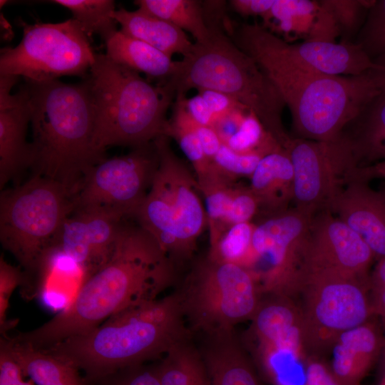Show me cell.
<instances>
[{"instance_id":"10","label":"cell","mask_w":385,"mask_h":385,"mask_svg":"<svg viewBox=\"0 0 385 385\" xmlns=\"http://www.w3.org/2000/svg\"><path fill=\"white\" fill-rule=\"evenodd\" d=\"M23 38L0 51V76H23L43 82L63 76L85 78L96 53L88 36L73 19L56 24L21 21Z\"/></svg>"},{"instance_id":"34","label":"cell","mask_w":385,"mask_h":385,"mask_svg":"<svg viewBox=\"0 0 385 385\" xmlns=\"http://www.w3.org/2000/svg\"><path fill=\"white\" fill-rule=\"evenodd\" d=\"M334 18L342 41H351L361 29L369 9L375 0H319Z\"/></svg>"},{"instance_id":"22","label":"cell","mask_w":385,"mask_h":385,"mask_svg":"<svg viewBox=\"0 0 385 385\" xmlns=\"http://www.w3.org/2000/svg\"><path fill=\"white\" fill-rule=\"evenodd\" d=\"M287 48L296 60L326 75L356 76L380 68L355 42L287 41Z\"/></svg>"},{"instance_id":"28","label":"cell","mask_w":385,"mask_h":385,"mask_svg":"<svg viewBox=\"0 0 385 385\" xmlns=\"http://www.w3.org/2000/svg\"><path fill=\"white\" fill-rule=\"evenodd\" d=\"M0 338L9 348L23 375L36 385H88L79 369L68 361L19 342L9 334Z\"/></svg>"},{"instance_id":"32","label":"cell","mask_w":385,"mask_h":385,"mask_svg":"<svg viewBox=\"0 0 385 385\" xmlns=\"http://www.w3.org/2000/svg\"><path fill=\"white\" fill-rule=\"evenodd\" d=\"M185 113L183 98L175 100L165 135L178 143L190 162L197 180H199L211 172L212 163L206 155L196 133L187 123Z\"/></svg>"},{"instance_id":"46","label":"cell","mask_w":385,"mask_h":385,"mask_svg":"<svg viewBox=\"0 0 385 385\" xmlns=\"http://www.w3.org/2000/svg\"><path fill=\"white\" fill-rule=\"evenodd\" d=\"M307 385H342L329 369L319 361H312L307 366Z\"/></svg>"},{"instance_id":"23","label":"cell","mask_w":385,"mask_h":385,"mask_svg":"<svg viewBox=\"0 0 385 385\" xmlns=\"http://www.w3.org/2000/svg\"><path fill=\"white\" fill-rule=\"evenodd\" d=\"M250 178L249 187L260 204V217L290 207L294 198V170L282 146L265 155Z\"/></svg>"},{"instance_id":"40","label":"cell","mask_w":385,"mask_h":385,"mask_svg":"<svg viewBox=\"0 0 385 385\" xmlns=\"http://www.w3.org/2000/svg\"><path fill=\"white\" fill-rule=\"evenodd\" d=\"M21 369L5 342L0 338V385H36L24 381Z\"/></svg>"},{"instance_id":"33","label":"cell","mask_w":385,"mask_h":385,"mask_svg":"<svg viewBox=\"0 0 385 385\" xmlns=\"http://www.w3.org/2000/svg\"><path fill=\"white\" fill-rule=\"evenodd\" d=\"M255 223L232 225L210 244L207 255L217 262L244 266L250 255Z\"/></svg>"},{"instance_id":"1","label":"cell","mask_w":385,"mask_h":385,"mask_svg":"<svg viewBox=\"0 0 385 385\" xmlns=\"http://www.w3.org/2000/svg\"><path fill=\"white\" fill-rule=\"evenodd\" d=\"M180 272L155 238L136 225L121 224L113 253L82 280L72 302L39 327L12 337L45 349L85 333L119 312L156 300L175 286Z\"/></svg>"},{"instance_id":"19","label":"cell","mask_w":385,"mask_h":385,"mask_svg":"<svg viewBox=\"0 0 385 385\" xmlns=\"http://www.w3.org/2000/svg\"><path fill=\"white\" fill-rule=\"evenodd\" d=\"M197 336L212 385H264L235 329Z\"/></svg>"},{"instance_id":"31","label":"cell","mask_w":385,"mask_h":385,"mask_svg":"<svg viewBox=\"0 0 385 385\" xmlns=\"http://www.w3.org/2000/svg\"><path fill=\"white\" fill-rule=\"evenodd\" d=\"M48 2L67 8L88 36L98 34L106 42L118 30L112 0H52Z\"/></svg>"},{"instance_id":"13","label":"cell","mask_w":385,"mask_h":385,"mask_svg":"<svg viewBox=\"0 0 385 385\" xmlns=\"http://www.w3.org/2000/svg\"><path fill=\"white\" fill-rule=\"evenodd\" d=\"M282 148L293 167L294 207L312 216L329 210L357 168L351 143L343 133L325 141L291 136Z\"/></svg>"},{"instance_id":"36","label":"cell","mask_w":385,"mask_h":385,"mask_svg":"<svg viewBox=\"0 0 385 385\" xmlns=\"http://www.w3.org/2000/svg\"><path fill=\"white\" fill-rule=\"evenodd\" d=\"M270 152L272 151L257 150L239 153L222 144L212 162L220 173L237 180L242 177L250 178L262 158Z\"/></svg>"},{"instance_id":"7","label":"cell","mask_w":385,"mask_h":385,"mask_svg":"<svg viewBox=\"0 0 385 385\" xmlns=\"http://www.w3.org/2000/svg\"><path fill=\"white\" fill-rule=\"evenodd\" d=\"M73 197L61 183L38 174L1 193L0 240L23 269L25 299L36 297L46 282L59 232L75 210Z\"/></svg>"},{"instance_id":"51","label":"cell","mask_w":385,"mask_h":385,"mask_svg":"<svg viewBox=\"0 0 385 385\" xmlns=\"http://www.w3.org/2000/svg\"><path fill=\"white\" fill-rule=\"evenodd\" d=\"M1 31L3 32V38L6 40H10L12 38V36L10 35V34H12V31L11 29V25L9 24V22L6 21V19L4 18V16L1 14Z\"/></svg>"},{"instance_id":"16","label":"cell","mask_w":385,"mask_h":385,"mask_svg":"<svg viewBox=\"0 0 385 385\" xmlns=\"http://www.w3.org/2000/svg\"><path fill=\"white\" fill-rule=\"evenodd\" d=\"M124 220L101 212L75 210L59 232L56 250L88 278L111 259Z\"/></svg>"},{"instance_id":"24","label":"cell","mask_w":385,"mask_h":385,"mask_svg":"<svg viewBox=\"0 0 385 385\" xmlns=\"http://www.w3.org/2000/svg\"><path fill=\"white\" fill-rule=\"evenodd\" d=\"M335 339L329 370L342 385H356L380 350L379 332L365 323L341 333Z\"/></svg>"},{"instance_id":"20","label":"cell","mask_w":385,"mask_h":385,"mask_svg":"<svg viewBox=\"0 0 385 385\" xmlns=\"http://www.w3.org/2000/svg\"><path fill=\"white\" fill-rule=\"evenodd\" d=\"M261 300L250 327L240 337L247 349H282L299 352L304 339L302 319L285 295Z\"/></svg>"},{"instance_id":"43","label":"cell","mask_w":385,"mask_h":385,"mask_svg":"<svg viewBox=\"0 0 385 385\" xmlns=\"http://www.w3.org/2000/svg\"><path fill=\"white\" fill-rule=\"evenodd\" d=\"M185 118L187 123L200 139L206 155L212 160L222 145L216 132L212 127L197 123L190 115L187 110Z\"/></svg>"},{"instance_id":"39","label":"cell","mask_w":385,"mask_h":385,"mask_svg":"<svg viewBox=\"0 0 385 385\" xmlns=\"http://www.w3.org/2000/svg\"><path fill=\"white\" fill-rule=\"evenodd\" d=\"M260 210L259 202L249 185H240L227 218L226 230L235 224L252 222Z\"/></svg>"},{"instance_id":"18","label":"cell","mask_w":385,"mask_h":385,"mask_svg":"<svg viewBox=\"0 0 385 385\" xmlns=\"http://www.w3.org/2000/svg\"><path fill=\"white\" fill-rule=\"evenodd\" d=\"M369 183L350 177L328 210L359 234L380 260L385 257V191Z\"/></svg>"},{"instance_id":"11","label":"cell","mask_w":385,"mask_h":385,"mask_svg":"<svg viewBox=\"0 0 385 385\" xmlns=\"http://www.w3.org/2000/svg\"><path fill=\"white\" fill-rule=\"evenodd\" d=\"M313 216L297 208L260 217L244 265L262 294L285 295L298 286L304 273V259Z\"/></svg>"},{"instance_id":"3","label":"cell","mask_w":385,"mask_h":385,"mask_svg":"<svg viewBox=\"0 0 385 385\" xmlns=\"http://www.w3.org/2000/svg\"><path fill=\"white\" fill-rule=\"evenodd\" d=\"M190 337L173 292L41 350L72 364L91 381L124 367L160 360L174 345Z\"/></svg>"},{"instance_id":"47","label":"cell","mask_w":385,"mask_h":385,"mask_svg":"<svg viewBox=\"0 0 385 385\" xmlns=\"http://www.w3.org/2000/svg\"><path fill=\"white\" fill-rule=\"evenodd\" d=\"M352 177L369 182L372 179H385V160L371 165L358 168L353 172Z\"/></svg>"},{"instance_id":"45","label":"cell","mask_w":385,"mask_h":385,"mask_svg":"<svg viewBox=\"0 0 385 385\" xmlns=\"http://www.w3.org/2000/svg\"><path fill=\"white\" fill-rule=\"evenodd\" d=\"M183 101L188 113L197 123L212 126L215 121L214 114L200 94L197 93L190 98H183Z\"/></svg>"},{"instance_id":"17","label":"cell","mask_w":385,"mask_h":385,"mask_svg":"<svg viewBox=\"0 0 385 385\" xmlns=\"http://www.w3.org/2000/svg\"><path fill=\"white\" fill-rule=\"evenodd\" d=\"M16 76H0V188L30 168L31 145L26 141L31 113L26 91L22 85L11 94Z\"/></svg>"},{"instance_id":"6","label":"cell","mask_w":385,"mask_h":385,"mask_svg":"<svg viewBox=\"0 0 385 385\" xmlns=\"http://www.w3.org/2000/svg\"><path fill=\"white\" fill-rule=\"evenodd\" d=\"M84 79L91 96L98 150L105 153L113 145L135 148L166 135L167 112L175 100L167 85H153L101 53H96Z\"/></svg>"},{"instance_id":"49","label":"cell","mask_w":385,"mask_h":385,"mask_svg":"<svg viewBox=\"0 0 385 385\" xmlns=\"http://www.w3.org/2000/svg\"><path fill=\"white\" fill-rule=\"evenodd\" d=\"M373 302L371 306L374 311L385 317V287L372 292Z\"/></svg>"},{"instance_id":"2","label":"cell","mask_w":385,"mask_h":385,"mask_svg":"<svg viewBox=\"0 0 385 385\" xmlns=\"http://www.w3.org/2000/svg\"><path fill=\"white\" fill-rule=\"evenodd\" d=\"M232 40L252 57L282 96L295 138L331 140L381 93L374 70L356 76L316 71L296 60L287 41L258 24L232 29Z\"/></svg>"},{"instance_id":"26","label":"cell","mask_w":385,"mask_h":385,"mask_svg":"<svg viewBox=\"0 0 385 385\" xmlns=\"http://www.w3.org/2000/svg\"><path fill=\"white\" fill-rule=\"evenodd\" d=\"M358 168L385 160V94L372 99L342 132Z\"/></svg>"},{"instance_id":"9","label":"cell","mask_w":385,"mask_h":385,"mask_svg":"<svg viewBox=\"0 0 385 385\" xmlns=\"http://www.w3.org/2000/svg\"><path fill=\"white\" fill-rule=\"evenodd\" d=\"M185 270L173 292L193 337L234 329L252 319L262 292L247 269L206 254L195 257Z\"/></svg>"},{"instance_id":"12","label":"cell","mask_w":385,"mask_h":385,"mask_svg":"<svg viewBox=\"0 0 385 385\" xmlns=\"http://www.w3.org/2000/svg\"><path fill=\"white\" fill-rule=\"evenodd\" d=\"M158 165L154 140L126 155L105 158L85 174L74 195L75 210L101 212L122 220L133 219Z\"/></svg>"},{"instance_id":"5","label":"cell","mask_w":385,"mask_h":385,"mask_svg":"<svg viewBox=\"0 0 385 385\" xmlns=\"http://www.w3.org/2000/svg\"><path fill=\"white\" fill-rule=\"evenodd\" d=\"M209 29L205 41L195 42L192 51L177 61L175 71L165 85L175 93V100L185 98L191 89L214 90L232 97L283 147L291 136L283 125L286 105L279 91L221 29Z\"/></svg>"},{"instance_id":"42","label":"cell","mask_w":385,"mask_h":385,"mask_svg":"<svg viewBox=\"0 0 385 385\" xmlns=\"http://www.w3.org/2000/svg\"><path fill=\"white\" fill-rule=\"evenodd\" d=\"M197 93L200 94L207 103L214 114L215 120L218 117L234 110L246 109L232 97L217 91L201 89L197 90Z\"/></svg>"},{"instance_id":"14","label":"cell","mask_w":385,"mask_h":385,"mask_svg":"<svg viewBox=\"0 0 385 385\" xmlns=\"http://www.w3.org/2000/svg\"><path fill=\"white\" fill-rule=\"evenodd\" d=\"M369 279L329 271L305 272L299 287L307 290L304 338L335 339L341 333L366 323L373 310L366 287ZM312 336V337H313Z\"/></svg>"},{"instance_id":"37","label":"cell","mask_w":385,"mask_h":385,"mask_svg":"<svg viewBox=\"0 0 385 385\" xmlns=\"http://www.w3.org/2000/svg\"><path fill=\"white\" fill-rule=\"evenodd\" d=\"M87 383L88 385H161L156 362L124 367Z\"/></svg>"},{"instance_id":"41","label":"cell","mask_w":385,"mask_h":385,"mask_svg":"<svg viewBox=\"0 0 385 385\" xmlns=\"http://www.w3.org/2000/svg\"><path fill=\"white\" fill-rule=\"evenodd\" d=\"M248 113L249 111L246 109L239 108L216 118L212 128L216 132L222 144H226L238 131Z\"/></svg>"},{"instance_id":"15","label":"cell","mask_w":385,"mask_h":385,"mask_svg":"<svg viewBox=\"0 0 385 385\" xmlns=\"http://www.w3.org/2000/svg\"><path fill=\"white\" fill-rule=\"evenodd\" d=\"M374 253L361 237L328 210L312 220L304 272L329 271L368 279Z\"/></svg>"},{"instance_id":"8","label":"cell","mask_w":385,"mask_h":385,"mask_svg":"<svg viewBox=\"0 0 385 385\" xmlns=\"http://www.w3.org/2000/svg\"><path fill=\"white\" fill-rule=\"evenodd\" d=\"M169 140L166 135L154 140L159 165L133 219L181 272L195 257L198 240L207 229V217L196 176L173 150Z\"/></svg>"},{"instance_id":"4","label":"cell","mask_w":385,"mask_h":385,"mask_svg":"<svg viewBox=\"0 0 385 385\" xmlns=\"http://www.w3.org/2000/svg\"><path fill=\"white\" fill-rule=\"evenodd\" d=\"M32 128L31 166L72 192L105 158L94 142V111L86 79L78 83L25 79Z\"/></svg>"},{"instance_id":"35","label":"cell","mask_w":385,"mask_h":385,"mask_svg":"<svg viewBox=\"0 0 385 385\" xmlns=\"http://www.w3.org/2000/svg\"><path fill=\"white\" fill-rule=\"evenodd\" d=\"M354 42L374 61L385 55V0H375Z\"/></svg>"},{"instance_id":"52","label":"cell","mask_w":385,"mask_h":385,"mask_svg":"<svg viewBox=\"0 0 385 385\" xmlns=\"http://www.w3.org/2000/svg\"><path fill=\"white\" fill-rule=\"evenodd\" d=\"M380 385H385V376H384V379H382V381H381Z\"/></svg>"},{"instance_id":"53","label":"cell","mask_w":385,"mask_h":385,"mask_svg":"<svg viewBox=\"0 0 385 385\" xmlns=\"http://www.w3.org/2000/svg\"><path fill=\"white\" fill-rule=\"evenodd\" d=\"M385 353V352H384ZM384 357H385V354H384Z\"/></svg>"},{"instance_id":"44","label":"cell","mask_w":385,"mask_h":385,"mask_svg":"<svg viewBox=\"0 0 385 385\" xmlns=\"http://www.w3.org/2000/svg\"><path fill=\"white\" fill-rule=\"evenodd\" d=\"M274 0H232L230 4L232 9L243 16H260L264 21Z\"/></svg>"},{"instance_id":"25","label":"cell","mask_w":385,"mask_h":385,"mask_svg":"<svg viewBox=\"0 0 385 385\" xmlns=\"http://www.w3.org/2000/svg\"><path fill=\"white\" fill-rule=\"evenodd\" d=\"M114 18L123 34L142 41L171 58L175 53L186 56L194 46L184 31L138 9L131 11L120 8L115 10Z\"/></svg>"},{"instance_id":"30","label":"cell","mask_w":385,"mask_h":385,"mask_svg":"<svg viewBox=\"0 0 385 385\" xmlns=\"http://www.w3.org/2000/svg\"><path fill=\"white\" fill-rule=\"evenodd\" d=\"M134 3L138 9L190 33L195 42L204 41L210 36L200 1L138 0Z\"/></svg>"},{"instance_id":"27","label":"cell","mask_w":385,"mask_h":385,"mask_svg":"<svg viewBox=\"0 0 385 385\" xmlns=\"http://www.w3.org/2000/svg\"><path fill=\"white\" fill-rule=\"evenodd\" d=\"M106 56L114 62L163 86L174 74L177 61L163 52L118 30L106 42Z\"/></svg>"},{"instance_id":"38","label":"cell","mask_w":385,"mask_h":385,"mask_svg":"<svg viewBox=\"0 0 385 385\" xmlns=\"http://www.w3.org/2000/svg\"><path fill=\"white\" fill-rule=\"evenodd\" d=\"M26 283V277L21 267H16L8 263L4 256L0 257V332L1 334H8V332L14 327L16 322L6 318V312L9 307V299L12 292L17 287L21 289Z\"/></svg>"},{"instance_id":"48","label":"cell","mask_w":385,"mask_h":385,"mask_svg":"<svg viewBox=\"0 0 385 385\" xmlns=\"http://www.w3.org/2000/svg\"><path fill=\"white\" fill-rule=\"evenodd\" d=\"M369 287L372 292L385 287V257L379 260L371 279Z\"/></svg>"},{"instance_id":"21","label":"cell","mask_w":385,"mask_h":385,"mask_svg":"<svg viewBox=\"0 0 385 385\" xmlns=\"http://www.w3.org/2000/svg\"><path fill=\"white\" fill-rule=\"evenodd\" d=\"M262 26L304 41H336L340 36L334 18L319 0H274Z\"/></svg>"},{"instance_id":"50","label":"cell","mask_w":385,"mask_h":385,"mask_svg":"<svg viewBox=\"0 0 385 385\" xmlns=\"http://www.w3.org/2000/svg\"><path fill=\"white\" fill-rule=\"evenodd\" d=\"M374 62L380 66L374 72L381 93L385 94V55L375 59Z\"/></svg>"},{"instance_id":"29","label":"cell","mask_w":385,"mask_h":385,"mask_svg":"<svg viewBox=\"0 0 385 385\" xmlns=\"http://www.w3.org/2000/svg\"><path fill=\"white\" fill-rule=\"evenodd\" d=\"M156 364L161 385H212L193 337L174 345Z\"/></svg>"}]
</instances>
